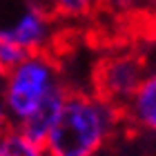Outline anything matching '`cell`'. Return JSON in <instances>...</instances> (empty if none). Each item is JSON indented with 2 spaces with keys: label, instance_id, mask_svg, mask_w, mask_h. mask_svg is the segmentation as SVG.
Listing matches in <instances>:
<instances>
[{
  "label": "cell",
  "instance_id": "4",
  "mask_svg": "<svg viewBox=\"0 0 156 156\" xmlns=\"http://www.w3.org/2000/svg\"><path fill=\"white\" fill-rule=\"evenodd\" d=\"M150 69L152 67L147 58L134 49L105 54L94 69V91L123 109L136 94Z\"/></svg>",
  "mask_w": 156,
  "mask_h": 156
},
{
  "label": "cell",
  "instance_id": "9",
  "mask_svg": "<svg viewBox=\"0 0 156 156\" xmlns=\"http://www.w3.org/2000/svg\"><path fill=\"white\" fill-rule=\"evenodd\" d=\"M101 2L112 9L116 16H140L138 0H101Z\"/></svg>",
  "mask_w": 156,
  "mask_h": 156
},
{
  "label": "cell",
  "instance_id": "12",
  "mask_svg": "<svg viewBox=\"0 0 156 156\" xmlns=\"http://www.w3.org/2000/svg\"><path fill=\"white\" fill-rule=\"evenodd\" d=\"M7 72H9V67L5 65V60H2V58H0V85L5 83V76H7Z\"/></svg>",
  "mask_w": 156,
  "mask_h": 156
},
{
  "label": "cell",
  "instance_id": "10",
  "mask_svg": "<svg viewBox=\"0 0 156 156\" xmlns=\"http://www.w3.org/2000/svg\"><path fill=\"white\" fill-rule=\"evenodd\" d=\"M11 127V118H9V112H7V105H5V98L0 94V134L5 129H9Z\"/></svg>",
  "mask_w": 156,
  "mask_h": 156
},
{
  "label": "cell",
  "instance_id": "8",
  "mask_svg": "<svg viewBox=\"0 0 156 156\" xmlns=\"http://www.w3.org/2000/svg\"><path fill=\"white\" fill-rule=\"evenodd\" d=\"M101 0H47L51 11L58 16V20H80L87 18Z\"/></svg>",
  "mask_w": 156,
  "mask_h": 156
},
{
  "label": "cell",
  "instance_id": "3",
  "mask_svg": "<svg viewBox=\"0 0 156 156\" xmlns=\"http://www.w3.org/2000/svg\"><path fill=\"white\" fill-rule=\"evenodd\" d=\"M58 16L47 0H5L0 5V42L23 54L51 51Z\"/></svg>",
  "mask_w": 156,
  "mask_h": 156
},
{
  "label": "cell",
  "instance_id": "2",
  "mask_svg": "<svg viewBox=\"0 0 156 156\" xmlns=\"http://www.w3.org/2000/svg\"><path fill=\"white\" fill-rule=\"evenodd\" d=\"M60 85V67L51 51L27 54L23 60L9 67L5 83L0 85V94L5 98L11 125H23Z\"/></svg>",
  "mask_w": 156,
  "mask_h": 156
},
{
  "label": "cell",
  "instance_id": "11",
  "mask_svg": "<svg viewBox=\"0 0 156 156\" xmlns=\"http://www.w3.org/2000/svg\"><path fill=\"white\" fill-rule=\"evenodd\" d=\"M140 16H156V0H138Z\"/></svg>",
  "mask_w": 156,
  "mask_h": 156
},
{
  "label": "cell",
  "instance_id": "1",
  "mask_svg": "<svg viewBox=\"0 0 156 156\" xmlns=\"http://www.w3.org/2000/svg\"><path fill=\"white\" fill-rule=\"evenodd\" d=\"M123 118V109L98 91L69 89L45 147L49 156H98Z\"/></svg>",
  "mask_w": 156,
  "mask_h": 156
},
{
  "label": "cell",
  "instance_id": "6",
  "mask_svg": "<svg viewBox=\"0 0 156 156\" xmlns=\"http://www.w3.org/2000/svg\"><path fill=\"white\" fill-rule=\"evenodd\" d=\"M67 96H69V87L62 83L60 87H56L51 94L42 101L40 107L34 112V114L27 118L23 125H18V127H20L25 134H29L31 138H36V140H40V143H45L47 136L51 134V129H54V125H56V120H58V116H60L62 105H65Z\"/></svg>",
  "mask_w": 156,
  "mask_h": 156
},
{
  "label": "cell",
  "instance_id": "7",
  "mask_svg": "<svg viewBox=\"0 0 156 156\" xmlns=\"http://www.w3.org/2000/svg\"><path fill=\"white\" fill-rule=\"evenodd\" d=\"M0 156H49L45 143L31 138L20 127L11 125L0 134Z\"/></svg>",
  "mask_w": 156,
  "mask_h": 156
},
{
  "label": "cell",
  "instance_id": "5",
  "mask_svg": "<svg viewBox=\"0 0 156 156\" xmlns=\"http://www.w3.org/2000/svg\"><path fill=\"white\" fill-rule=\"evenodd\" d=\"M123 116L129 125L156 134V67L150 69L136 94L123 107Z\"/></svg>",
  "mask_w": 156,
  "mask_h": 156
},
{
  "label": "cell",
  "instance_id": "13",
  "mask_svg": "<svg viewBox=\"0 0 156 156\" xmlns=\"http://www.w3.org/2000/svg\"><path fill=\"white\" fill-rule=\"evenodd\" d=\"M2 2H5V0H0V5H2Z\"/></svg>",
  "mask_w": 156,
  "mask_h": 156
}]
</instances>
